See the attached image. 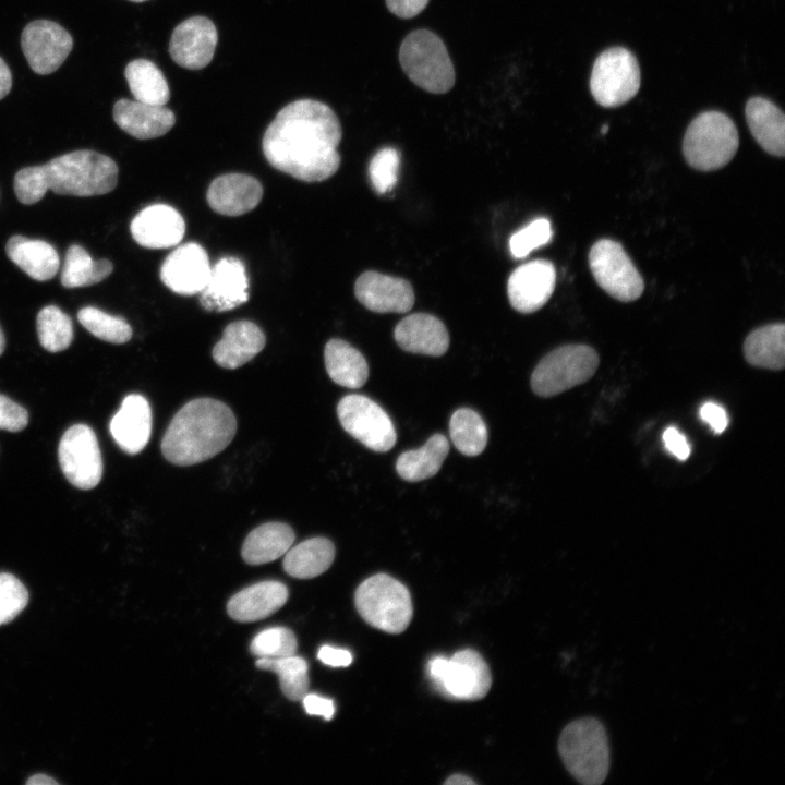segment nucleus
<instances>
[{
	"label": "nucleus",
	"mask_w": 785,
	"mask_h": 785,
	"mask_svg": "<svg viewBox=\"0 0 785 785\" xmlns=\"http://www.w3.org/2000/svg\"><path fill=\"white\" fill-rule=\"evenodd\" d=\"M48 191L43 167L33 166L21 169L14 177V192L19 201L31 205L40 201Z\"/></svg>",
	"instance_id": "obj_44"
},
{
	"label": "nucleus",
	"mask_w": 785,
	"mask_h": 785,
	"mask_svg": "<svg viewBox=\"0 0 785 785\" xmlns=\"http://www.w3.org/2000/svg\"><path fill=\"white\" fill-rule=\"evenodd\" d=\"M748 128L757 143L770 155L785 154V117L770 100L753 97L746 105Z\"/></svg>",
	"instance_id": "obj_27"
},
{
	"label": "nucleus",
	"mask_w": 785,
	"mask_h": 785,
	"mask_svg": "<svg viewBox=\"0 0 785 785\" xmlns=\"http://www.w3.org/2000/svg\"><path fill=\"white\" fill-rule=\"evenodd\" d=\"M27 785H57L59 784L55 778L46 774L32 775L27 781Z\"/></svg>",
	"instance_id": "obj_52"
},
{
	"label": "nucleus",
	"mask_w": 785,
	"mask_h": 785,
	"mask_svg": "<svg viewBox=\"0 0 785 785\" xmlns=\"http://www.w3.org/2000/svg\"><path fill=\"white\" fill-rule=\"evenodd\" d=\"M556 283L554 265L545 259L528 262L516 268L507 282L511 306L520 313L540 310L551 298Z\"/></svg>",
	"instance_id": "obj_17"
},
{
	"label": "nucleus",
	"mask_w": 785,
	"mask_h": 785,
	"mask_svg": "<svg viewBox=\"0 0 785 785\" xmlns=\"http://www.w3.org/2000/svg\"><path fill=\"white\" fill-rule=\"evenodd\" d=\"M449 433L455 447L466 456L480 455L487 443L486 424L475 411L468 408L454 412Z\"/></svg>",
	"instance_id": "obj_37"
},
{
	"label": "nucleus",
	"mask_w": 785,
	"mask_h": 785,
	"mask_svg": "<svg viewBox=\"0 0 785 785\" xmlns=\"http://www.w3.org/2000/svg\"><path fill=\"white\" fill-rule=\"evenodd\" d=\"M354 604L370 626L388 633L403 632L413 615L409 590L386 573L364 580L355 591Z\"/></svg>",
	"instance_id": "obj_7"
},
{
	"label": "nucleus",
	"mask_w": 785,
	"mask_h": 785,
	"mask_svg": "<svg viewBox=\"0 0 785 785\" xmlns=\"http://www.w3.org/2000/svg\"><path fill=\"white\" fill-rule=\"evenodd\" d=\"M295 539L292 528L281 522H267L254 529L242 545V557L250 565L273 561L287 553Z\"/></svg>",
	"instance_id": "obj_29"
},
{
	"label": "nucleus",
	"mask_w": 785,
	"mask_h": 785,
	"mask_svg": "<svg viewBox=\"0 0 785 785\" xmlns=\"http://www.w3.org/2000/svg\"><path fill=\"white\" fill-rule=\"evenodd\" d=\"M4 348H5V338H4V335H3V333H2V330H1V328H0V355L3 353Z\"/></svg>",
	"instance_id": "obj_54"
},
{
	"label": "nucleus",
	"mask_w": 785,
	"mask_h": 785,
	"mask_svg": "<svg viewBox=\"0 0 785 785\" xmlns=\"http://www.w3.org/2000/svg\"><path fill=\"white\" fill-rule=\"evenodd\" d=\"M288 589L279 581H263L250 585L228 602L231 618L241 623L264 619L281 608L288 600Z\"/></svg>",
	"instance_id": "obj_26"
},
{
	"label": "nucleus",
	"mask_w": 785,
	"mask_h": 785,
	"mask_svg": "<svg viewBox=\"0 0 785 785\" xmlns=\"http://www.w3.org/2000/svg\"><path fill=\"white\" fill-rule=\"evenodd\" d=\"M662 439L666 450L678 460L684 461L690 456V444L688 443L686 436L676 427H667L662 435Z\"/></svg>",
	"instance_id": "obj_46"
},
{
	"label": "nucleus",
	"mask_w": 785,
	"mask_h": 785,
	"mask_svg": "<svg viewBox=\"0 0 785 785\" xmlns=\"http://www.w3.org/2000/svg\"><path fill=\"white\" fill-rule=\"evenodd\" d=\"M249 279L243 263L233 256L219 259L200 292V302L208 312L233 310L249 300Z\"/></svg>",
	"instance_id": "obj_16"
},
{
	"label": "nucleus",
	"mask_w": 785,
	"mask_h": 785,
	"mask_svg": "<svg viewBox=\"0 0 785 785\" xmlns=\"http://www.w3.org/2000/svg\"><path fill=\"white\" fill-rule=\"evenodd\" d=\"M341 125L333 109L315 99H298L285 106L267 126L262 148L277 170L298 180L318 182L340 166L337 150Z\"/></svg>",
	"instance_id": "obj_1"
},
{
	"label": "nucleus",
	"mask_w": 785,
	"mask_h": 785,
	"mask_svg": "<svg viewBox=\"0 0 785 785\" xmlns=\"http://www.w3.org/2000/svg\"><path fill=\"white\" fill-rule=\"evenodd\" d=\"M321 662L331 667H346L352 662V654L345 649L323 645L317 653Z\"/></svg>",
	"instance_id": "obj_50"
},
{
	"label": "nucleus",
	"mask_w": 785,
	"mask_h": 785,
	"mask_svg": "<svg viewBox=\"0 0 785 785\" xmlns=\"http://www.w3.org/2000/svg\"><path fill=\"white\" fill-rule=\"evenodd\" d=\"M133 239L147 249H166L181 242L185 222L181 214L167 204H153L131 221Z\"/></svg>",
	"instance_id": "obj_20"
},
{
	"label": "nucleus",
	"mask_w": 785,
	"mask_h": 785,
	"mask_svg": "<svg viewBox=\"0 0 785 785\" xmlns=\"http://www.w3.org/2000/svg\"><path fill=\"white\" fill-rule=\"evenodd\" d=\"M448 451V439L435 434L421 448L402 452L397 459L396 470L406 481L428 479L439 471Z\"/></svg>",
	"instance_id": "obj_32"
},
{
	"label": "nucleus",
	"mask_w": 785,
	"mask_h": 785,
	"mask_svg": "<svg viewBox=\"0 0 785 785\" xmlns=\"http://www.w3.org/2000/svg\"><path fill=\"white\" fill-rule=\"evenodd\" d=\"M5 252L16 266L38 281L51 279L60 267L56 249L43 240L13 235L7 242Z\"/></svg>",
	"instance_id": "obj_28"
},
{
	"label": "nucleus",
	"mask_w": 785,
	"mask_h": 785,
	"mask_svg": "<svg viewBox=\"0 0 785 785\" xmlns=\"http://www.w3.org/2000/svg\"><path fill=\"white\" fill-rule=\"evenodd\" d=\"M399 62L412 83L432 94H445L455 84V68L444 41L430 29H415L402 40Z\"/></svg>",
	"instance_id": "obj_5"
},
{
	"label": "nucleus",
	"mask_w": 785,
	"mask_h": 785,
	"mask_svg": "<svg viewBox=\"0 0 785 785\" xmlns=\"http://www.w3.org/2000/svg\"><path fill=\"white\" fill-rule=\"evenodd\" d=\"M358 301L377 313H407L414 304V292L403 278L369 270L354 285Z\"/></svg>",
	"instance_id": "obj_19"
},
{
	"label": "nucleus",
	"mask_w": 785,
	"mask_h": 785,
	"mask_svg": "<svg viewBox=\"0 0 785 785\" xmlns=\"http://www.w3.org/2000/svg\"><path fill=\"white\" fill-rule=\"evenodd\" d=\"M345 431L371 450L385 452L396 443V431L389 415L372 399L348 395L337 407Z\"/></svg>",
	"instance_id": "obj_12"
},
{
	"label": "nucleus",
	"mask_w": 785,
	"mask_h": 785,
	"mask_svg": "<svg viewBox=\"0 0 785 785\" xmlns=\"http://www.w3.org/2000/svg\"><path fill=\"white\" fill-rule=\"evenodd\" d=\"M263 330L253 322L237 321L229 324L213 348V359L224 369H238L252 360L265 347Z\"/></svg>",
	"instance_id": "obj_25"
},
{
	"label": "nucleus",
	"mask_w": 785,
	"mask_h": 785,
	"mask_svg": "<svg viewBox=\"0 0 785 785\" xmlns=\"http://www.w3.org/2000/svg\"><path fill=\"white\" fill-rule=\"evenodd\" d=\"M335 558V546L326 538L305 540L285 554L283 569L291 577L311 579L325 572Z\"/></svg>",
	"instance_id": "obj_31"
},
{
	"label": "nucleus",
	"mask_w": 785,
	"mask_h": 785,
	"mask_svg": "<svg viewBox=\"0 0 785 785\" xmlns=\"http://www.w3.org/2000/svg\"><path fill=\"white\" fill-rule=\"evenodd\" d=\"M294 633L283 627H273L257 633L251 642L252 654L258 657H281L295 654Z\"/></svg>",
	"instance_id": "obj_40"
},
{
	"label": "nucleus",
	"mask_w": 785,
	"mask_h": 785,
	"mask_svg": "<svg viewBox=\"0 0 785 785\" xmlns=\"http://www.w3.org/2000/svg\"><path fill=\"white\" fill-rule=\"evenodd\" d=\"M112 116L122 131L138 140L159 137L176 123V116L169 108L125 98L114 104Z\"/></svg>",
	"instance_id": "obj_24"
},
{
	"label": "nucleus",
	"mask_w": 785,
	"mask_h": 785,
	"mask_svg": "<svg viewBox=\"0 0 785 785\" xmlns=\"http://www.w3.org/2000/svg\"><path fill=\"white\" fill-rule=\"evenodd\" d=\"M394 337L401 349L411 353L439 357L449 347V335L443 322L426 313L406 316L395 327Z\"/></svg>",
	"instance_id": "obj_23"
},
{
	"label": "nucleus",
	"mask_w": 785,
	"mask_h": 785,
	"mask_svg": "<svg viewBox=\"0 0 785 785\" xmlns=\"http://www.w3.org/2000/svg\"><path fill=\"white\" fill-rule=\"evenodd\" d=\"M129 1H132V2H144V1H147V0H129Z\"/></svg>",
	"instance_id": "obj_56"
},
{
	"label": "nucleus",
	"mask_w": 785,
	"mask_h": 785,
	"mask_svg": "<svg viewBox=\"0 0 785 785\" xmlns=\"http://www.w3.org/2000/svg\"><path fill=\"white\" fill-rule=\"evenodd\" d=\"M41 167L48 190L60 195H102L112 191L118 182L117 164L94 150L68 153Z\"/></svg>",
	"instance_id": "obj_3"
},
{
	"label": "nucleus",
	"mask_w": 785,
	"mask_h": 785,
	"mask_svg": "<svg viewBox=\"0 0 785 785\" xmlns=\"http://www.w3.org/2000/svg\"><path fill=\"white\" fill-rule=\"evenodd\" d=\"M12 87V74L4 62V60L0 57V99L4 98L11 90Z\"/></svg>",
	"instance_id": "obj_51"
},
{
	"label": "nucleus",
	"mask_w": 785,
	"mask_h": 785,
	"mask_svg": "<svg viewBox=\"0 0 785 785\" xmlns=\"http://www.w3.org/2000/svg\"><path fill=\"white\" fill-rule=\"evenodd\" d=\"M59 463L67 480L81 490L94 488L102 476V458L94 431L75 424L63 434L59 444Z\"/></svg>",
	"instance_id": "obj_13"
},
{
	"label": "nucleus",
	"mask_w": 785,
	"mask_h": 785,
	"mask_svg": "<svg viewBox=\"0 0 785 785\" xmlns=\"http://www.w3.org/2000/svg\"><path fill=\"white\" fill-rule=\"evenodd\" d=\"M744 354L753 366L782 370L785 363L784 324H770L751 331L745 339Z\"/></svg>",
	"instance_id": "obj_33"
},
{
	"label": "nucleus",
	"mask_w": 785,
	"mask_h": 785,
	"mask_svg": "<svg viewBox=\"0 0 785 785\" xmlns=\"http://www.w3.org/2000/svg\"><path fill=\"white\" fill-rule=\"evenodd\" d=\"M36 326L39 342L49 352L63 351L72 342V321L56 305H47L39 311Z\"/></svg>",
	"instance_id": "obj_38"
},
{
	"label": "nucleus",
	"mask_w": 785,
	"mask_h": 785,
	"mask_svg": "<svg viewBox=\"0 0 785 785\" xmlns=\"http://www.w3.org/2000/svg\"><path fill=\"white\" fill-rule=\"evenodd\" d=\"M427 672L435 689L444 697L474 701L490 691L492 676L485 660L472 649L456 652L450 659L432 657Z\"/></svg>",
	"instance_id": "obj_8"
},
{
	"label": "nucleus",
	"mask_w": 785,
	"mask_h": 785,
	"mask_svg": "<svg viewBox=\"0 0 785 785\" xmlns=\"http://www.w3.org/2000/svg\"><path fill=\"white\" fill-rule=\"evenodd\" d=\"M702 421L709 424L716 434L723 433L728 425V415L726 410L716 402L708 401L703 403L699 410Z\"/></svg>",
	"instance_id": "obj_47"
},
{
	"label": "nucleus",
	"mask_w": 785,
	"mask_h": 785,
	"mask_svg": "<svg viewBox=\"0 0 785 785\" xmlns=\"http://www.w3.org/2000/svg\"><path fill=\"white\" fill-rule=\"evenodd\" d=\"M738 146V131L733 120L720 111H705L687 128L683 154L690 167L712 171L726 166Z\"/></svg>",
	"instance_id": "obj_6"
},
{
	"label": "nucleus",
	"mask_w": 785,
	"mask_h": 785,
	"mask_svg": "<svg viewBox=\"0 0 785 785\" xmlns=\"http://www.w3.org/2000/svg\"><path fill=\"white\" fill-rule=\"evenodd\" d=\"M77 318L92 335L104 341L121 345L132 337V328L124 318L109 315L99 309L83 307Z\"/></svg>",
	"instance_id": "obj_39"
},
{
	"label": "nucleus",
	"mask_w": 785,
	"mask_h": 785,
	"mask_svg": "<svg viewBox=\"0 0 785 785\" xmlns=\"http://www.w3.org/2000/svg\"><path fill=\"white\" fill-rule=\"evenodd\" d=\"M552 235L550 220L538 218L511 235L510 252L516 258L526 257L531 251L548 243Z\"/></svg>",
	"instance_id": "obj_42"
},
{
	"label": "nucleus",
	"mask_w": 785,
	"mask_h": 785,
	"mask_svg": "<svg viewBox=\"0 0 785 785\" xmlns=\"http://www.w3.org/2000/svg\"><path fill=\"white\" fill-rule=\"evenodd\" d=\"M124 76L135 100L154 106H165L169 101L166 77L153 61L132 60L125 67Z\"/></svg>",
	"instance_id": "obj_34"
},
{
	"label": "nucleus",
	"mask_w": 785,
	"mask_h": 785,
	"mask_svg": "<svg viewBox=\"0 0 785 785\" xmlns=\"http://www.w3.org/2000/svg\"><path fill=\"white\" fill-rule=\"evenodd\" d=\"M217 41L215 24L205 16H192L174 27L169 53L178 65L188 70H200L212 61Z\"/></svg>",
	"instance_id": "obj_15"
},
{
	"label": "nucleus",
	"mask_w": 785,
	"mask_h": 785,
	"mask_svg": "<svg viewBox=\"0 0 785 785\" xmlns=\"http://www.w3.org/2000/svg\"><path fill=\"white\" fill-rule=\"evenodd\" d=\"M256 667L276 673L279 677L280 688L288 699L299 701L307 693L310 685L307 663L303 657L294 654L281 657H259L256 661Z\"/></svg>",
	"instance_id": "obj_36"
},
{
	"label": "nucleus",
	"mask_w": 785,
	"mask_h": 785,
	"mask_svg": "<svg viewBox=\"0 0 785 785\" xmlns=\"http://www.w3.org/2000/svg\"><path fill=\"white\" fill-rule=\"evenodd\" d=\"M639 87L640 68L629 50L614 47L596 58L590 89L599 105L607 108L621 106L638 93Z\"/></svg>",
	"instance_id": "obj_10"
},
{
	"label": "nucleus",
	"mask_w": 785,
	"mask_h": 785,
	"mask_svg": "<svg viewBox=\"0 0 785 785\" xmlns=\"http://www.w3.org/2000/svg\"><path fill=\"white\" fill-rule=\"evenodd\" d=\"M303 705L307 714L324 717L330 721L335 713L334 701L314 693H306L303 699Z\"/></svg>",
	"instance_id": "obj_48"
},
{
	"label": "nucleus",
	"mask_w": 785,
	"mask_h": 785,
	"mask_svg": "<svg viewBox=\"0 0 785 785\" xmlns=\"http://www.w3.org/2000/svg\"><path fill=\"white\" fill-rule=\"evenodd\" d=\"M112 270L110 261H93L85 249L73 244L65 253L60 281L65 288L93 286L106 279Z\"/></svg>",
	"instance_id": "obj_35"
},
{
	"label": "nucleus",
	"mask_w": 785,
	"mask_h": 785,
	"mask_svg": "<svg viewBox=\"0 0 785 785\" xmlns=\"http://www.w3.org/2000/svg\"><path fill=\"white\" fill-rule=\"evenodd\" d=\"M326 371L338 385L357 389L369 377V366L363 354L342 339H330L324 350Z\"/></svg>",
	"instance_id": "obj_30"
},
{
	"label": "nucleus",
	"mask_w": 785,
	"mask_h": 785,
	"mask_svg": "<svg viewBox=\"0 0 785 785\" xmlns=\"http://www.w3.org/2000/svg\"><path fill=\"white\" fill-rule=\"evenodd\" d=\"M589 265L597 285L611 297L630 302L642 294L643 279L620 243L611 239L595 242Z\"/></svg>",
	"instance_id": "obj_11"
},
{
	"label": "nucleus",
	"mask_w": 785,
	"mask_h": 785,
	"mask_svg": "<svg viewBox=\"0 0 785 785\" xmlns=\"http://www.w3.org/2000/svg\"><path fill=\"white\" fill-rule=\"evenodd\" d=\"M28 592L13 575L0 572V626L12 621L27 605Z\"/></svg>",
	"instance_id": "obj_43"
},
{
	"label": "nucleus",
	"mask_w": 785,
	"mask_h": 785,
	"mask_svg": "<svg viewBox=\"0 0 785 785\" xmlns=\"http://www.w3.org/2000/svg\"><path fill=\"white\" fill-rule=\"evenodd\" d=\"M263 188L257 179L243 173L217 177L207 191V203L213 210L225 216H240L254 209L261 202Z\"/></svg>",
	"instance_id": "obj_21"
},
{
	"label": "nucleus",
	"mask_w": 785,
	"mask_h": 785,
	"mask_svg": "<svg viewBox=\"0 0 785 785\" xmlns=\"http://www.w3.org/2000/svg\"><path fill=\"white\" fill-rule=\"evenodd\" d=\"M445 784H448V785L462 784V785H464V784H475V782L466 775L455 774V775L449 776L445 781Z\"/></svg>",
	"instance_id": "obj_53"
},
{
	"label": "nucleus",
	"mask_w": 785,
	"mask_h": 785,
	"mask_svg": "<svg viewBox=\"0 0 785 785\" xmlns=\"http://www.w3.org/2000/svg\"><path fill=\"white\" fill-rule=\"evenodd\" d=\"M607 131H608V125L604 124L603 128L601 129V133L604 135L607 133Z\"/></svg>",
	"instance_id": "obj_55"
},
{
	"label": "nucleus",
	"mask_w": 785,
	"mask_h": 785,
	"mask_svg": "<svg viewBox=\"0 0 785 785\" xmlns=\"http://www.w3.org/2000/svg\"><path fill=\"white\" fill-rule=\"evenodd\" d=\"M21 47L31 69L47 75L64 62L73 48L70 33L49 20L28 23L21 35Z\"/></svg>",
	"instance_id": "obj_14"
},
{
	"label": "nucleus",
	"mask_w": 785,
	"mask_h": 785,
	"mask_svg": "<svg viewBox=\"0 0 785 785\" xmlns=\"http://www.w3.org/2000/svg\"><path fill=\"white\" fill-rule=\"evenodd\" d=\"M399 165V153L394 147H383L373 156L369 165V177L378 194H385L396 185Z\"/></svg>",
	"instance_id": "obj_41"
},
{
	"label": "nucleus",
	"mask_w": 785,
	"mask_h": 785,
	"mask_svg": "<svg viewBox=\"0 0 785 785\" xmlns=\"http://www.w3.org/2000/svg\"><path fill=\"white\" fill-rule=\"evenodd\" d=\"M210 268L204 247L189 242L178 246L166 257L160 268V279L178 294H197L205 287Z\"/></svg>",
	"instance_id": "obj_18"
},
{
	"label": "nucleus",
	"mask_w": 785,
	"mask_h": 785,
	"mask_svg": "<svg viewBox=\"0 0 785 785\" xmlns=\"http://www.w3.org/2000/svg\"><path fill=\"white\" fill-rule=\"evenodd\" d=\"M237 420L224 402L198 398L184 404L171 420L161 442L164 457L177 466L203 462L233 439Z\"/></svg>",
	"instance_id": "obj_2"
},
{
	"label": "nucleus",
	"mask_w": 785,
	"mask_h": 785,
	"mask_svg": "<svg viewBox=\"0 0 785 785\" xmlns=\"http://www.w3.org/2000/svg\"><path fill=\"white\" fill-rule=\"evenodd\" d=\"M27 423L26 409L0 395V430L20 432L26 427Z\"/></svg>",
	"instance_id": "obj_45"
},
{
	"label": "nucleus",
	"mask_w": 785,
	"mask_h": 785,
	"mask_svg": "<svg viewBox=\"0 0 785 785\" xmlns=\"http://www.w3.org/2000/svg\"><path fill=\"white\" fill-rule=\"evenodd\" d=\"M599 366V354L587 345H566L547 353L535 366L531 387L541 397H552L590 379Z\"/></svg>",
	"instance_id": "obj_9"
},
{
	"label": "nucleus",
	"mask_w": 785,
	"mask_h": 785,
	"mask_svg": "<svg viewBox=\"0 0 785 785\" xmlns=\"http://www.w3.org/2000/svg\"><path fill=\"white\" fill-rule=\"evenodd\" d=\"M110 433L118 446L130 455L144 449L152 432V410L145 397L126 396L110 421Z\"/></svg>",
	"instance_id": "obj_22"
},
{
	"label": "nucleus",
	"mask_w": 785,
	"mask_h": 785,
	"mask_svg": "<svg viewBox=\"0 0 785 785\" xmlns=\"http://www.w3.org/2000/svg\"><path fill=\"white\" fill-rule=\"evenodd\" d=\"M430 0H385L388 10L398 17L412 19L420 14Z\"/></svg>",
	"instance_id": "obj_49"
},
{
	"label": "nucleus",
	"mask_w": 785,
	"mask_h": 785,
	"mask_svg": "<svg viewBox=\"0 0 785 785\" xmlns=\"http://www.w3.org/2000/svg\"><path fill=\"white\" fill-rule=\"evenodd\" d=\"M558 752L568 772L581 784H602L609 770V746L604 725L595 717L567 724L558 738Z\"/></svg>",
	"instance_id": "obj_4"
}]
</instances>
